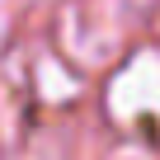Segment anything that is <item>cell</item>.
Segmentation results:
<instances>
[{
	"label": "cell",
	"instance_id": "7a4b0ae2",
	"mask_svg": "<svg viewBox=\"0 0 160 160\" xmlns=\"http://www.w3.org/2000/svg\"><path fill=\"white\" fill-rule=\"evenodd\" d=\"M38 71H42V75H38V85H47V99H61V94H71V90H75L66 75H57V66H52V61H42Z\"/></svg>",
	"mask_w": 160,
	"mask_h": 160
},
{
	"label": "cell",
	"instance_id": "6da1fadb",
	"mask_svg": "<svg viewBox=\"0 0 160 160\" xmlns=\"http://www.w3.org/2000/svg\"><path fill=\"white\" fill-rule=\"evenodd\" d=\"M108 113L118 122H137L160 113V52H137L108 85Z\"/></svg>",
	"mask_w": 160,
	"mask_h": 160
}]
</instances>
